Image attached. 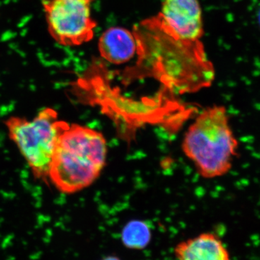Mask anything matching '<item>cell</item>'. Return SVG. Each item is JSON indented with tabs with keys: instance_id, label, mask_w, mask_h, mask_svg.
<instances>
[{
	"instance_id": "cell-1",
	"label": "cell",
	"mask_w": 260,
	"mask_h": 260,
	"mask_svg": "<svg viewBox=\"0 0 260 260\" xmlns=\"http://www.w3.org/2000/svg\"><path fill=\"white\" fill-rule=\"evenodd\" d=\"M133 34L140 73L177 94L194 93L213 83L215 70L200 40L176 37L158 15L136 25Z\"/></svg>"
},
{
	"instance_id": "cell-2",
	"label": "cell",
	"mask_w": 260,
	"mask_h": 260,
	"mask_svg": "<svg viewBox=\"0 0 260 260\" xmlns=\"http://www.w3.org/2000/svg\"><path fill=\"white\" fill-rule=\"evenodd\" d=\"M107 143L100 132L69 124L56 144L49 172V182L63 194L86 189L100 177L107 158Z\"/></svg>"
},
{
	"instance_id": "cell-3",
	"label": "cell",
	"mask_w": 260,
	"mask_h": 260,
	"mask_svg": "<svg viewBox=\"0 0 260 260\" xmlns=\"http://www.w3.org/2000/svg\"><path fill=\"white\" fill-rule=\"evenodd\" d=\"M181 148L201 177L214 179L229 173L239 142L225 107L214 105L200 113L186 132Z\"/></svg>"
},
{
	"instance_id": "cell-4",
	"label": "cell",
	"mask_w": 260,
	"mask_h": 260,
	"mask_svg": "<svg viewBox=\"0 0 260 260\" xmlns=\"http://www.w3.org/2000/svg\"><path fill=\"white\" fill-rule=\"evenodd\" d=\"M8 135L18 147L36 179L49 183V172L58 140L69 123L44 108L32 119L11 116L5 121Z\"/></svg>"
},
{
	"instance_id": "cell-5",
	"label": "cell",
	"mask_w": 260,
	"mask_h": 260,
	"mask_svg": "<svg viewBox=\"0 0 260 260\" xmlns=\"http://www.w3.org/2000/svg\"><path fill=\"white\" fill-rule=\"evenodd\" d=\"M88 0H44L48 30L63 47H78L93 39L97 23Z\"/></svg>"
},
{
	"instance_id": "cell-6",
	"label": "cell",
	"mask_w": 260,
	"mask_h": 260,
	"mask_svg": "<svg viewBox=\"0 0 260 260\" xmlns=\"http://www.w3.org/2000/svg\"><path fill=\"white\" fill-rule=\"evenodd\" d=\"M158 16L179 39L197 41L203 36V16L198 0H162Z\"/></svg>"
},
{
	"instance_id": "cell-7",
	"label": "cell",
	"mask_w": 260,
	"mask_h": 260,
	"mask_svg": "<svg viewBox=\"0 0 260 260\" xmlns=\"http://www.w3.org/2000/svg\"><path fill=\"white\" fill-rule=\"evenodd\" d=\"M177 260H232L230 252L215 233H202L178 243L174 249Z\"/></svg>"
},
{
	"instance_id": "cell-8",
	"label": "cell",
	"mask_w": 260,
	"mask_h": 260,
	"mask_svg": "<svg viewBox=\"0 0 260 260\" xmlns=\"http://www.w3.org/2000/svg\"><path fill=\"white\" fill-rule=\"evenodd\" d=\"M98 47L102 58L114 64L127 62L137 54L133 32L121 27H112L103 32Z\"/></svg>"
},
{
	"instance_id": "cell-9",
	"label": "cell",
	"mask_w": 260,
	"mask_h": 260,
	"mask_svg": "<svg viewBox=\"0 0 260 260\" xmlns=\"http://www.w3.org/2000/svg\"><path fill=\"white\" fill-rule=\"evenodd\" d=\"M151 239V229L144 220H129L121 230V243L129 249H144L150 244Z\"/></svg>"
},
{
	"instance_id": "cell-10",
	"label": "cell",
	"mask_w": 260,
	"mask_h": 260,
	"mask_svg": "<svg viewBox=\"0 0 260 260\" xmlns=\"http://www.w3.org/2000/svg\"><path fill=\"white\" fill-rule=\"evenodd\" d=\"M100 260H121L120 258L118 257L115 255H109L106 256L105 257L102 258Z\"/></svg>"
},
{
	"instance_id": "cell-11",
	"label": "cell",
	"mask_w": 260,
	"mask_h": 260,
	"mask_svg": "<svg viewBox=\"0 0 260 260\" xmlns=\"http://www.w3.org/2000/svg\"><path fill=\"white\" fill-rule=\"evenodd\" d=\"M88 1L91 2L93 1V0H88Z\"/></svg>"
},
{
	"instance_id": "cell-12",
	"label": "cell",
	"mask_w": 260,
	"mask_h": 260,
	"mask_svg": "<svg viewBox=\"0 0 260 260\" xmlns=\"http://www.w3.org/2000/svg\"><path fill=\"white\" fill-rule=\"evenodd\" d=\"M259 22H260V15H259Z\"/></svg>"
}]
</instances>
